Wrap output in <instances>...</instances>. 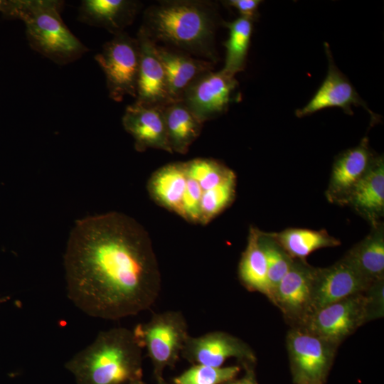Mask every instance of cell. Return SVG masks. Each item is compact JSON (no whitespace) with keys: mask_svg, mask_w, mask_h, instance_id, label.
I'll return each instance as SVG.
<instances>
[{"mask_svg":"<svg viewBox=\"0 0 384 384\" xmlns=\"http://www.w3.org/2000/svg\"><path fill=\"white\" fill-rule=\"evenodd\" d=\"M67 295L90 316L117 320L150 308L161 288L150 236L134 218L109 212L78 220L64 255Z\"/></svg>","mask_w":384,"mask_h":384,"instance_id":"cell-1","label":"cell"},{"mask_svg":"<svg viewBox=\"0 0 384 384\" xmlns=\"http://www.w3.org/2000/svg\"><path fill=\"white\" fill-rule=\"evenodd\" d=\"M223 21L213 1L163 0L145 9L140 27L155 43L215 63V33Z\"/></svg>","mask_w":384,"mask_h":384,"instance_id":"cell-2","label":"cell"},{"mask_svg":"<svg viewBox=\"0 0 384 384\" xmlns=\"http://www.w3.org/2000/svg\"><path fill=\"white\" fill-rule=\"evenodd\" d=\"M142 348L133 331L124 327L100 331L65 364L77 384H124L140 379Z\"/></svg>","mask_w":384,"mask_h":384,"instance_id":"cell-3","label":"cell"},{"mask_svg":"<svg viewBox=\"0 0 384 384\" xmlns=\"http://www.w3.org/2000/svg\"><path fill=\"white\" fill-rule=\"evenodd\" d=\"M63 6L58 0L12 1L9 15L24 22L31 48L60 65L78 60L88 50L64 23Z\"/></svg>","mask_w":384,"mask_h":384,"instance_id":"cell-4","label":"cell"},{"mask_svg":"<svg viewBox=\"0 0 384 384\" xmlns=\"http://www.w3.org/2000/svg\"><path fill=\"white\" fill-rule=\"evenodd\" d=\"M142 348H145L156 374L173 366L178 359L190 336L183 314L179 311L154 314L145 323L132 330Z\"/></svg>","mask_w":384,"mask_h":384,"instance_id":"cell-5","label":"cell"},{"mask_svg":"<svg viewBox=\"0 0 384 384\" xmlns=\"http://www.w3.org/2000/svg\"><path fill=\"white\" fill-rule=\"evenodd\" d=\"M95 59L102 70L111 100L121 102L125 96L136 97L139 64V46L136 38L122 32L102 46Z\"/></svg>","mask_w":384,"mask_h":384,"instance_id":"cell-6","label":"cell"},{"mask_svg":"<svg viewBox=\"0 0 384 384\" xmlns=\"http://www.w3.org/2000/svg\"><path fill=\"white\" fill-rule=\"evenodd\" d=\"M240 98L235 76L220 70L199 75L186 87L181 100L204 123L224 114Z\"/></svg>","mask_w":384,"mask_h":384,"instance_id":"cell-7","label":"cell"},{"mask_svg":"<svg viewBox=\"0 0 384 384\" xmlns=\"http://www.w3.org/2000/svg\"><path fill=\"white\" fill-rule=\"evenodd\" d=\"M363 293L352 295L316 311L300 327L337 346L366 322Z\"/></svg>","mask_w":384,"mask_h":384,"instance_id":"cell-8","label":"cell"},{"mask_svg":"<svg viewBox=\"0 0 384 384\" xmlns=\"http://www.w3.org/2000/svg\"><path fill=\"white\" fill-rule=\"evenodd\" d=\"M287 346L297 384H321L336 346L300 326L288 333Z\"/></svg>","mask_w":384,"mask_h":384,"instance_id":"cell-9","label":"cell"},{"mask_svg":"<svg viewBox=\"0 0 384 384\" xmlns=\"http://www.w3.org/2000/svg\"><path fill=\"white\" fill-rule=\"evenodd\" d=\"M371 284L345 257L327 267H316L311 302L305 319L327 305L365 292Z\"/></svg>","mask_w":384,"mask_h":384,"instance_id":"cell-10","label":"cell"},{"mask_svg":"<svg viewBox=\"0 0 384 384\" xmlns=\"http://www.w3.org/2000/svg\"><path fill=\"white\" fill-rule=\"evenodd\" d=\"M376 156L366 136L357 146L340 153L332 165L325 192L328 201L345 206L351 192L369 171Z\"/></svg>","mask_w":384,"mask_h":384,"instance_id":"cell-11","label":"cell"},{"mask_svg":"<svg viewBox=\"0 0 384 384\" xmlns=\"http://www.w3.org/2000/svg\"><path fill=\"white\" fill-rule=\"evenodd\" d=\"M324 48L329 62L327 75L309 102L296 110V116L303 117L329 107H339L347 114L352 115V106H362L370 114L371 121L375 122L378 117L370 111L347 78L338 69L327 43H324Z\"/></svg>","mask_w":384,"mask_h":384,"instance_id":"cell-12","label":"cell"},{"mask_svg":"<svg viewBox=\"0 0 384 384\" xmlns=\"http://www.w3.org/2000/svg\"><path fill=\"white\" fill-rule=\"evenodd\" d=\"M181 354L195 364L213 367H221L230 358L247 361L255 358L252 350L243 341L220 331L196 337L189 336Z\"/></svg>","mask_w":384,"mask_h":384,"instance_id":"cell-13","label":"cell"},{"mask_svg":"<svg viewBox=\"0 0 384 384\" xmlns=\"http://www.w3.org/2000/svg\"><path fill=\"white\" fill-rule=\"evenodd\" d=\"M315 271L305 260L294 259L272 294L271 301L285 316L300 324L308 314Z\"/></svg>","mask_w":384,"mask_h":384,"instance_id":"cell-14","label":"cell"},{"mask_svg":"<svg viewBox=\"0 0 384 384\" xmlns=\"http://www.w3.org/2000/svg\"><path fill=\"white\" fill-rule=\"evenodd\" d=\"M137 38L139 46V64L135 102L164 107L171 100L164 68L156 53V43L141 27Z\"/></svg>","mask_w":384,"mask_h":384,"instance_id":"cell-15","label":"cell"},{"mask_svg":"<svg viewBox=\"0 0 384 384\" xmlns=\"http://www.w3.org/2000/svg\"><path fill=\"white\" fill-rule=\"evenodd\" d=\"M163 108L137 102L126 107L122 125L133 137L137 151L155 149L172 153L168 142Z\"/></svg>","mask_w":384,"mask_h":384,"instance_id":"cell-16","label":"cell"},{"mask_svg":"<svg viewBox=\"0 0 384 384\" xmlns=\"http://www.w3.org/2000/svg\"><path fill=\"white\" fill-rule=\"evenodd\" d=\"M345 206L352 208L371 226L384 215V159L377 155L367 174L348 196Z\"/></svg>","mask_w":384,"mask_h":384,"instance_id":"cell-17","label":"cell"},{"mask_svg":"<svg viewBox=\"0 0 384 384\" xmlns=\"http://www.w3.org/2000/svg\"><path fill=\"white\" fill-rule=\"evenodd\" d=\"M134 0H83L78 9V21L106 29L114 36L124 31L142 8Z\"/></svg>","mask_w":384,"mask_h":384,"instance_id":"cell-18","label":"cell"},{"mask_svg":"<svg viewBox=\"0 0 384 384\" xmlns=\"http://www.w3.org/2000/svg\"><path fill=\"white\" fill-rule=\"evenodd\" d=\"M156 50L164 68L171 102L181 100L186 87L196 78L213 69V63L183 51L157 44Z\"/></svg>","mask_w":384,"mask_h":384,"instance_id":"cell-19","label":"cell"},{"mask_svg":"<svg viewBox=\"0 0 384 384\" xmlns=\"http://www.w3.org/2000/svg\"><path fill=\"white\" fill-rule=\"evenodd\" d=\"M369 283L384 279V224L370 227L369 233L343 256Z\"/></svg>","mask_w":384,"mask_h":384,"instance_id":"cell-20","label":"cell"},{"mask_svg":"<svg viewBox=\"0 0 384 384\" xmlns=\"http://www.w3.org/2000/svg\"><path fill=\"white\" fill-rule=\"evenodd\" d=\"M187 178L185 162L168 164L153 173L147 190L158 205L181 215Z\"/></svg>","mask_w":384,"mask_h":384,"instance_id":"cell-21","label":"cell"},{"mask_svg":"<svg viewBox=\"0 0 384 384\" xmlns=\"http://www.w3.org/2000/svg\"><path fill=\"white\" fill-rule=\"evenodd\" d=\"M168 142L172 153L184 154L199 137L203 123L181 101L171 102L163 108Z\"/></svg>","mask_w":384,"mask_h":384,"instance_id":"cell-22","label":"cell"},{"mask_svg":"<svg viewBox=\"0 0 384 384\" xmlns=\"http://www.w3.org/2000/svg\"><path fill=\"white\" fill-rule=\"evenodd\" d=\"M259 229L251 226L247 243L242 254L238 276L242 284L250 291H255L271 298L266 258L258 240Z\"/></svg>","mask_w":384,"mask_h":384,"instance_id":"cell-23","label":"cell"},{"mask_svg":"<svg viewBox=\"0 0 384 384\" xmlns=\"http://www.w3.org/2000/svg\"><path fill=\"white\" fill-rule=\"evenodd\" d=\"M283 249L293 258L305 260L311 252L324 247H336L341 241L325 229L289 228L271 232Z\"/></svg>","mask_w":384,"mask_h":384,"instance_id":"cell-24","label":"cell"},{"mask_svg":"<svg viewBox=\"0 0 384 384\" xmlns=\"http://www.w3.org/2000/svg\"><path fill=\"white\" fill-rule=\"evenodd\" d=\"M223 26L229 29V37L223 43L225 48V59L222 70L235 76L245 69L253 21L239 17L230 22L223 21Z\"/></svg>","mask_w":384,"mask_h":384,"instance_id":"cell-25","label":"cell"},{"mask_svg":"<svg viewBox=\"0 0 384 384\" xmlns=\"http://www.w3.org/2000/svg\"><path fill=\"white\" fill-rule=\"evenodd\" d=\"M258 240L267 265V278L272 300L273 292L292 267L293 259L279 245L271 232L259 230Z\"/></svg>","mask_w":384,"mask_h":384,"instance_id":"cell-26","label":"cell"},{"mask_svg":"<svg viewBox=\"0 0 384 384\" xmlns=\"http://www.w3.org/2000/svg\"><path fill=\"white\" fill-rule=\"evenodd\" d=\"M236 180V175H234L220 184L203 191L201 224H208L233 203L235 196Z\"/></svg>","mask_w":384,"mask_h":384,"instance_id":"cell-27","label":"cell"},{"mask_svg":"<svg viewBox=\"0 0 384 384\" xmlns=\"http://www.w3.org/2000/svg\"><path fill=\"white\" fill-rule=\"evenodd\" d=\"M186 174L198 182L203 191L212 188L235 175L225 164L214 159L197 158L185 162Z\"/></svg>","mask_w":384,"mask_h":384,"instance_id":"cell-28","label":"cell"},{"mask_svg":"<svg viewBox=\"0 0 384 384\" xmlns=\"http://www.w3.org/2000/svg\"><path fill=\"white\" fill-rule=\"evenodd\" d=\"M240 367L195 364L174 379V384H223L237 375Z\"/></svg>","mask_w":384,"mask_h":384,"instance_id":"cell-29","label":"cell"},{"mask_svg":"<svg viewBox=\"0 0 384 384\" xmlns=\"http://www.w3.org/2000/svg\"><path fill=\"white\" fill-rule=\"evenodd\" d=\"M202 193L203 191L198 182L188 176L180 216L191 223H200Z\"/></svg>","mask_w":384,"mask_h":384,"instance_id":"cell-30","label":"cell"},{"mask_svg":"<svg viewBox=\"0 0 384 384\" xmlns=\"http://www.w3.org/2000/svg\"><path fill=\"white\" fill-rule=\"evenodd\" d=\"M366 321L383 316L384 279L373 282L364 292Z\"/></svg>","mask_w":384,"mask_h":384,"instance_id":"cell-31","label":"cell"},{"mask_svg":"<svg viewBox=\"0 0 384 384\" xmlns=\"http://www.w3.org/2000/svg\"><path fill=\"white\" fill-rule=\"evenodd\" d=\"M228 6L235 8L242 17L254 21L259 16L260 0H228L222 1Z\"/></svg>","mask_w":384,"mask_h":384,"instance_id":"cell-32","label":"cell"},{"mask_svg":"<svg viewBox=\"0 0 384 384\" xmlns=\"http://www.w3.org/2000/svg\"><path fill=\"white\" fill-rule=\"evenodd\" d=\"M227 384H257L253 373L251 370H248L245 375L240 379L230 381L226 383Z\"/></svg>","mask_w":384,"mask_h":384,"instance_id":"cell-33","label":"cell"},{"mask_svg":"<svg viewBox=\"0 0 384 384\" xmlns=\"http://www.w3.org/2000/svg\"><path fill=\"white\" fill-rule=\"evenodd\" d=\"M12 1L0 0V11L9 16L11 9Z\"/></svg>","mask_w":384,"mask_h":384,"instance_id":"cell-34","label":"cell"},{"mask_svg":"<svg viewBox=\"0 0 384 384\" xmlns=\"http://www.w3.org/2000/svg\"><path fill=\"white\" fill-rule=\"evenodd\" d=\"M9 299L8 297L0 296V304L6 302Z\"/></svg>","mask_w":384,"mask_h":384,"instance_id":"cell-35","label":"cell"},{"mask_svg":"<svg viewBox=\"0 0 384 384\" xmlns=\"http://www.w3.org/2000/svg\"><path fill=\"white\" fill-rule=\"evenodd\" d=\"M129 384H144V383L141 381L140 379H138V380H135L129 383Z\"/></svg>","mask_w":384,"mask_h":384,"instance_id":"cell-36","label":"cell"},{"mask_svg":"<svg viewBox=\"0 0 384 384\" xmlns=\"http://www.w3.org/2000/svg\"><path fill=\"white\" fill-rule=\"evenodd\" d=\"M159 384H166L165 382H164L161 380H159Z\"/></svg>","mask_w":384,"mask_h":384,"instance_id":"cell-37","label":"cell"},{"mask_svg":"<svg viewBox=\"0 0 384 384\" xmlns=\"http://www.w3.org/2000/svg\"><path fill=\"white\" fill-rule=\"evenodd\" d=\"M299 384H314V383H299Z\"/></svg>","mask_w":384,"mask_h":384,"instance_id":"cell-38","label":"cell"}]
</instances>
